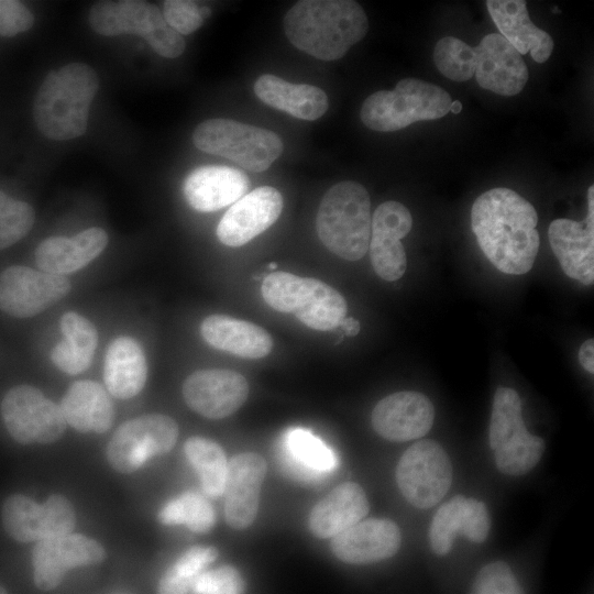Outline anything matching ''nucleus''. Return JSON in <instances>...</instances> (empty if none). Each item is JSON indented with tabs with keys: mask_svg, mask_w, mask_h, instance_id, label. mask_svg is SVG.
<instances>
[{
	"mask_svg": "<svg viewBox=\"0 0 594 594\" xmlns=\"http://www.w3.org/2000/svg\"><path fill=\"white\" fill-rule=\"evenodd\" d=\"M538 215L515 190L493 188L479 196L471 226L488 261L501 272L522 275L534 266L539 250Z\"/></svg>",
	"mask_w": 594,
	"mask_h": 594,
	"instance_id": "nucleus-1",
	"label": "nucleus"
},
{
	"mask_svg": "<svg viewBox=\"0 0 594 594\" xmlns=\"http://www.w3.org/2000/svg\"><path fill=\"white\" fill-rule=\"evenodd\" d=\"M486 7L499 34L520 55L530 53L532 59L540 64L549 59L554 46L553 40L548 32L532 23L526 1L488 0Z\"/></svg>",
	"mask_w": 594,
	"mask_h": 594,
	"instance_id": "nucleus-25",
	"label": "nucleus"
},
{
	"mask_svg": "<svg viewBox=\"0 0 594 594\" xmlns=\"http://www.w3.org/2000/svg\"><path fill=\"white\" fill-rule=\"evenodd\" d=\"M267 267L271 268V270H275V268H277V264L274 263V262H272V263H270V264L267 265Z\"/></svg>",
	"mask_w": 594,
	"mask_h": 594,
	"instance_id": "nucleus-49",
	"label": "nucleus"
},
{
	"mask_svg": "<svg viewBox=\"0 0 594 594\" xmlns=\"http://www.w3.org/2000/svg\"><path fill=\"white\" fill-rule=\"evenodd\" d=\"M471 594H525L510 568L504 561L484 565L475 576Z\"/></svg>",
	"mask_w": 594,
	"mask_h": 594,
	"instance_id": "nucleus-41",
	"label": "nucleus"
},
{
	"mask_svg": "<svg viewBox=\"0 0 594 594\" xmlns=\"http://www.w3.org/2000/svg\"><path fill=\"white\" fill-rule=\"evenodd\" d=\"M196 594H244V581L232 565L204 571L191 586Z\"/></svg>",
	"mask_w": 594,
	"mask_h": 594,
	"instance_id": "nucleus-42",
	"label": "nucleus"
},
{
	"mask_svg": "<svg viewBox=\"0 0 594 594\" xmlns=\"http://www.w3.org/2000/svg\"><path fill=\"white\" fill-rule=\"evenodd\" d=\"M88 21L100 35L132 34L146 42L167 24L157 6L140 0L98 1L91 7Z\"/></svg>",
	"mask_w": 594,
	"mask_h": 594,
	"instance_id": "nucleus-22",
	"label": "nucleus"
},
{
	"mask_svg": "<svg viewBox=\"0 0 594 594\" xmlns=\"http://www.w3.org/2000/svg\"><path fill=\"white\" fill-rule=\"evenodd\" d=\"M277 455L285 472L302 482L322 481L338 465L333 450L311 431L299 427L285 432Z\"/></svg>",
	"mask_w": 594,
	"mask_h": 594,
	"instance_id": "nucleus-24",
	"label": "nucleus"
},
{
	"mask_svg": "<svg viewBox=\"0 0 594 594\" xmlns=\"http://www.w3.org/2000/svg\"><path fill=\"white\" fill-rule=\"evenodd\" d=\"M107 244V232L97 227L81 231L73 238L51 237L37 245L35 262L41 271L64 276L85 267Z\"/></svg>",
	"mask_w": 594,
	"mask_h": 594,
	"instance_id": "nucleus-26",
	"label": "nucleus"
},
{
	"mask_svg": "<svg viewBox=\"0 0 594 594\" xmlns=\"http://www.w3.org/2000/svg\"><path fill=\"white\" fill-rule=\"evenodd\" d=\"M367 30L364 9L352 0H301L284 18L288 41L299 51L322 61L343 57Z\"/></svg>",
	"mask_w": 594,
	"mask_h": 594,
	"instance_id": "nucleus-2",
	"label": "nucleus"
},
{
	"mask_svg": "<svg viewBox=\"0 0 594 594\" xmlns=\"http://www.w3.org/2000/svg\"><path fill=\"white\" fill-rule=\"evenodd\" d=\"M451 96L441 87L417 78H405L394 90L370 95L360 111L371 130L392 132L417 121L437 120L450 111Z\"/></svg>",
	"mask_w": 594,
	"mask_h": 594,
	"instance_id": "nucleus-5",
	"label": "nucleus"
},
{
	"mask_svg": "<svg viewBox=\"0 0 594 594\" xmlns=\"http://www.w3.org/2000/svg\"><path fill=\"white\" fill-rule=\"evenodd\" d=\"M193 142L202 152L226 157L255 173L266 170L284 148L273 131L223 118L198 124Z\"/></svg>",
	"mask_w": 594,
	"mask_h": 594,
	"instance_id": "nucleus-6",
	"label": "nucleus"
},
{
	"mask_svg": "<svg viewBox=\"0 0 594 594\" xmlns=\"http://www.w3.org/2000/svg\"><path fill=\"white\" fill-rule=\"evenodd\" d=\"M70 288L65 276L10 266L0 274V309L16 318L33 317L67 296Z\"/></svg>",
	"mask_w": 594,
	"mask_h": 594,
	"instance_id": "nucleus-11",
	"label": "nucleus"
},
{
	"mask_svg": "<svg viewBox=\"0 0 594 594\" xmlns=\"http://www.w3.org/2000/svg\"><path fill=\"white\" fill-rule=\"evenodd\" d=\"M248 395L246 378L230 370H199L183 384V396L188 407L210 419L232 415L245 403Z\"/></svg>",
	"mask_w": 594,
	"mask_h": 594,
	"instance_id": "nucleus-14",
	"label": "nucleus"
},
{
	"mask_svg": "<svg viewBox=\"0 0 594 594\" xmlns=\"http://www.w3.org/2000/svg\"><path fill=\"white\" fill-rule=\"evenodd\" d=\"M490 528V515L482 502L455 495L442 504L432 518L429 528L431 549L437 556H446L458 534L481 543L486 540Z\"/></svg>",
	"mask_w": 594,
	"mask_h": 594,
	"instance_id": "nucleus-21",
	"label": "nucleus"
},
{
	"mask_svg": "<svg viewBox=\"0 0 594 594\" xmlns=\"http://www.w3.org/2000/svg\"><path fill=\"white\" fill-rule=\"evenodd\" d=\"M544 447L543 439L529 433L524 425L494 450L496 466L507 475H524L537 465Z\"/></svg>",
	"mask_w": 594,
	"mask_h": 594,
	"instance_id": "nucleus-36",
	"label": "nucleus"
},
{
	"mask_svg": "<svg viewBox=\"0 0 594 594\" xmlns=\"http://www.w3.org/2000/svg\"><path fill=\"white\" fill-rule=\"evenodd\" d=\"M413 217L403 204L388 200L372 216L370 257L375 273L387 282L399 279L406 272L407 258L400 240L411 230Z\"/></svg>",
	"mask_w": 594,
	"mask_h": 594,
	"instance_id": "nucleus-12",
	"label": "nucleus"
},
{
	"mask_svg": "<svg viewBox=\"0 0 594 594\" xmlns=\"http://www.w3.org/2000/svg\"><path fill=\"white\" fill-rule=\"evenodd\" d=\"M34 16L20 1L0 0V35L14 36L32 28Z\"/></svg>",
	"mask_w": 594,
	"mask_h": 594,
	"instance_id": "nucleus-44",
	"label": "nucleus"
},
{
	"mask_svg": "<svg viewBox=\"0 0 594 594\" xmlns=\"http://www.w3.org/2000/svg\"><path fill=\"white\" fill-rule=\"evenodd\" d=\"M98 88L97 73L87 64L72 63L50 72L34 99L37 129L56 141L82 135Z\"/></svg>",
	"mask_w": 594,
	"mask_h": 594,
	"instance_id": "nucleus-3",
	"label": "nucleus"
},
{
	"mask_svg": "<svg viewBox=\"0 0 594 594\" xmlns=\"http://www.w3.org/2000/svg\"><path fill=\"white\" fill-rule=\"evenodd\" d=\"M253 89L265 105L300 120H317L329 107L328 97L319 87L292 84L271 74L261 75Z\"/></svg>",
	"mask_w": 594,
	"mask_h": 594,
	"instance_id": "nucleus-29",
	"label": "nucleus"
},
{
	"mask_svg": "<svg viewBox=\"0 0 594 594\" xmlns=\"http://www.w3.org/2000/svg\"><path fill=\"white\" fill-rule=\"evenodd\" d=\"M340 327L348 337H354L360 331V322L353 317H344Z\"/></svg>",
	"mask_w": 594,
	"mask_h": 594,
	"instance_id": "nucleus-46",
	"label": "nucleus"
},
{
	"mask_svg": "<svg viewBox=\"0 0 594 594\" xmlns=\"http://www.w3.org/2000/svg\"><path fill=\"white\" fill-rule=\"evenodd\" d=\"M200 333L213 348L246 359L264 358L273 348L272 337L265 329L223 315L205 318Z\"/></svg>",
	"mask_w": 594,
	"mask_h": 594,
	"instance_id": "nucleus-28",
	"label": "nucleus"
},
{
	"mask_svg": "<svg viewBox=\"0 0 594 594\" xmlns=\"http://www.w3.org/2000/svg\"><path fill=\"white\" fill-rule=\"evenodd\" d=\"M66 424L80 432H106L113 422V404L106 389L94 381L70 385L59 405Z\"/></svg>",
	"mask_w": 594,
	"mask_h": 594,
	"instance_id": "nucleus-30",
	"label": "nucleus"
},
{
	"mask_svg": "<svg viewBox=\"0 0 594 594\" xmlns=\"http://www.w3.org/2000/svg\"><path fill=\"white\" fill-rule=\"evenodd\" d=\"M370 504L364 490L354 482L334 487L310 512L308 526L318 538H333L361 521Z\"/></svg>",
	"mask_w": 594,
	"mask_h": 594,
	"instance_id": "nucleus-27",
	"label": "nucleus"
},
{
	"mask_svg": "<svg viewBox=\"0 0 594 594\" xmlns=\"http://www.w3.org/2000/svg\"><path fill=\"white\" fill-rule=\"evenodd\" d=\"M400 542V530L394 521L371 518L333 537L331 549L345 563L369 564L393 557Z\"/></svg>",
	"mask_w": 594,
	"mask_h": 594,
	"instance_id": "nucleus-20",
	"label": "nucleus"
},
{
	"mask_svg": "<svg viewBox=\"0 0 594 594\" xmlns=\"http://www.w3.org/2000/svg\"><path fill=\"white\" fill-rule=\"evenodd\" d=\"M34 219V210L28 202L12 199L0 189V250L24 238Z\"/></svg>",
	"mask_w": 594,
	"mask_h": 594,
	"instance_id": "nucleus-40",
	"label": "nucleus"
},
{
	"mask_svg": "<svg viewBox=\"0 0 594 594\" xmlns=\"http://www.w3.org/2000/svg\"><path fill=\"white\" fill-rule=\"evenodd\" d=\"M396 482L411 505L430 508L449 491L452 482L450 459L438 442L420 440L409 447L399 459Z\"/></svg>",
	"mask_w": 594,
	"mask_h": 594,
	"instance_id": "nucleus-8",
	"label": "nucleus"
},
{
	"mask_svg": "<svg viewBox=\"0 0 594 594\" xmlns=\"http://www.w3.org/2000/svg\"><path fill=\"white\" fill-rule=\"evenodd\" d=\"M283 209L282 194L262 186L237 200L217 226V237L228 246H241L268 229Z\"/></svg>",
	"mask_w": 594,
	"mask_h": 594,
	"instance_id": "nucleus-15",
	"label": "nucleus"
},
{
	"mask_svg": "<svg viewBox=\"0 0 594 594\" xmlns=\"http://www.w3.org/2000/svg\"><path fill=\"white\" fill-rule=\"evenodd\" d=\"M433 62L438 70L453 81H466L475 73V50L460 38L446 36L433 50Z\"/></svg>",
	"mask_w": 594,
	"mask_h": 594,
	"instance_id": "nucleus-38",
	"label": "nucleus"
},
{
	"mask_svg": "<svg viewBox=\"0 0 594 594\" xmlns=\"http://www.w3.org/2000/svg\"><path fill=\"white\" fill-rule=\"evenodd\" d=\"M475 50V78L486 90L501 96L519 94L528 81L527 65L499 33L484 36Z\"/></svg>",
	"mask_w": 594,
	"mask_h": 594,
	"instance_id": "nucleus-18",
	"label": "nucleus"
},
{
	"mask_svg": "<svg viewBox=\"0 0 594 594\" xmlns=\"http://www.w3.org/2000/svg\"><path fill=\"white\" fill-rule=\"evenodd\" d=\"M550 246L563 272L580 280L594 274V187L587 190V215L582 221L553 220L548 230Z\"/></svg>",
	"mask_w": 594,
	"mask_h": 594,
	"instance_id": "nucleus-19",
	"label": "nucleus"
},
{
	"mask_svg": "<svg viewBox=\"0 0 594 594\" xmlns=\"http://www.w3.org/2000/svg\"><path fill=\"white\" fill-rule=\"evenodd\" d=\"M2 521L14 540L31 542L70 534L76 515L63 495L53 494L40 505L25 495L14 494L3 504Z\"/></svg>",
	"mask_w": 594,
	"mask_h": 594,
	"instance_id": "nucleus-10",
	"label": "nucleus"
},
{
	"mask_svg": "<svg viewBox=\"0 0 594 594\" xmlns=\"http://www.w3.org/2000/svg\"><path fill=\"white\" fill-rule=\"evenodd\" d=\"M0 594H8L7 591L2 586H0Z\"/></svg>",
	"mask_w": 594,
	"mask_h": 594,
	"instance_id": "nucleus-50",
	"label": "nucleus"
},
{
	"mask_svg": "<svg viewBox=\"0 0 594 594\" xmlns=\"http://www.w3.org/2000/svg\"><path fill=\"white\" fill-rule=\"evenodd\" d=\"M61 330L64 340L51 352L53 363L63 372L75 375L86 371L98 343L96 327L77 312L62 316Z\"/></svg>",
	"mask_w": 594,
	"mask_h": 594,
	"instance_id": "nucleus-33",
	"label": "nucleus"
},
{
	"mask_svg": "<svg viewBox=\"0 0 594 594\" xmlns=\"http://www.w3.org/2000/svg\"><path fill=\"white\" fill-rule=\"evenodd\" d=\"M1 414L10 436L22 444L52 443L62 437L66 427L59 406L30 385L9 389Z\"/></svg>",
	"mask_w": 594,
	"mask_h": 594,
	"instance_id": "nucleus-9",
	"label": "nucleus"
},
{
	"mask_svg": "<svg viewBox=\"0 0 594 594\" xmlns=\"http://www.w3.org/2000/svg\"><path fill=\"white\" fill-rule=\"evenodd\" d=\"M157 519L165 526L183 525L198 534L210 531L216 514L210 502L197 492H185L168 501L158 512Z\"/></svg>",
	"mask_w": 594,
	"mask_h": 594,
	"instance_id": "nucleus-35",
	"label": "nucleus"
},
{
	"mask_svg": "<svg viewBox=\"0 0 594 594\" xmlns=\"http://www.w3.org/2000/svg\"><path fill=\"white\" fill-rule=\"evenodd\" d=\"M266 471V462L257 453H240L228 462L223 495L226 520L230 527L241 530L254 521Z\"/></svg>",
	"mask_w": 594,
	"mask_h": 594,
	"instance_id": "nucleus-17",
	"label": "nucleus"
},
{
	"mask_svg": "<svg viewBox=\"0 0 594 594\" xmlns=\"http://www.w3.org/2000/svg\"><path fill=\"white\" fill-rule=\"evenodd\" d=\"M524 425L518 393L513 388L498 387L494 395L490 425L492 449L495 450L505 443Z\"/></svg>",
	"mask_w": 594,
	"mask_h": 594,
	"instance_id": "nucleus-39",
	"label": "nucleus"
},
{
	"mask_svg": "<svg viewBox=\"0 0 594 594\" xmlns=\"http://www.w3.org/2000/svg\"><path fill=\"white\" fill-rule=\"evenodd\" d=\"M106 550L96 540L67 534L37 541L32 552L33 579L43 591L55 588L73 568L100 563Z\"/></svg>",
	"mask_w": 594,
	"mask_h": 594,
	"instance_id": "nucleus-13",
	"label": "nucleus"
},
{
	"mask_svg": "<svg viewBox=\"0 0 594 594\" xmlns=\"http://www.w3.org/2000/svg\"><path fill=\"white\" fill-rule=\"evenodd\" d=\"M200 12L204 20L208 19L211 15V9L207 6H200Z\"/></svg>",
	"mask_w": 594,
	"mask_h": 594,
	"instance_id": "nucleus-48",
	"label": "nucleus"
},
{
	"mask_svg": "<svg viewBox=\"0 0 594 594\" xmlns=\"http://www.w3.org/2000/svg\"><path fill=\"white\" fill-rule=\"evenodd\" d=\"M147 364L141 345L130 337L114 339L106 353L103 378L107 389L117 398L128 399L144 387Z\"/></svg>",
	"mask_w": 594,
	"mask_h": 594,
	"instance_id": "nucleus-32",
	"label": "nucleus"
},
{
	"mask_svg": "<svg viewBox=\"0 0 594 594\" xmlns=\"http://www.w3.org/2000/svg\"><path fill=\"white\" fill-rule=\"evenodd\" d=\"M371 200L364 186L344 180L322 197L316 230L320 241L333 254L348 261L362 258L371 238Z\"/></svg>",
	"mask_w": 594,
	"mask_h": 594,
	"instance_id": "nucleus-4",
	"label": "nucleus"
},
{
	"mask_svg": "<svg viewBox=\"0 0 594 594\" xmlns=\"http://www.w3.org/2000/svg\"><path fill=\"white\" fill-rule=\"evenodd\" d=\"M346 309V301L338 290L319 279L300 277L289 314L307 327L324 331L339 327Z\"/></svg>",
	"mask_w": 594,
	"mask_h": 594,
	"instance_id": "nucleus-31",
	"label": "nucleus"
},
{
	"mask_svg": "<svg viewBox=\"0 0 594 594\" xmlns=\"http://www.w3.org/2000/svg\"><path fill=\"white\" fill-rule=\"evenodd\" d=\"M163 15L167 24L180 35L194 33L204 24L200 6L190 0H166Z\"/></svg>",
	"mask_w": 594,
	"mask_h": 594,
	"instance_id": "nucleus-43",
	"label": "nucleus"
},
{
	"mask_svg": "<svg viewBox=\"0 0 594 594\" xmlns=\"http://www.w3.org/2000/svg\"><path fill=\"white\" fill-rule=\"evenodd\" d=\"M579 361L588 373H594V340L588 339L583 342L579 350Z\"/></svg>",
	"mask_w": 594,
	"mask_h": 594,
	"instance_id": "nucleus-45",
	"label": "nucleus"
},
{
	"mask_svg": "<svg viewBox=\"0 0 594 594\" xmlns=\"http://www.w3.org/2000/svg\"><path fill=\"white\" fill-rule=\"evenodd\" d=\"M249 187L250 179L241 169L206 165L188 174L183 193L191 208L211 212L234 204L245 195Z\"/></svg>",
	"mask_w": 594,
	"mask_h": 594,
	"instance_id": "nucleus-23",
	"label": "nucleus"
},
{
	"mask_svg": "<svg viewBox=\"0 0 594 594\" xmlns=\"http://www.w3.org/2000/svg\"><path fill=\"white\" fill-rule=\"evenodd\" d=\"M178 437L176 421L162 414H147L122 424L107 447L110 465L120 473L138 471L152 458L167 453Z\"/></svg>",
	"mask_w": 594,
	"mask_h": 594,
	"instance_id": "nucleus-7",
	"label": "nucleus"
},
{
	"mask_svg": "<svg viewBox=\"0 0 594 594\" xmlns=\"http://www.w3.org/2000/svg\"><path fill=\"white\" fill-rule=\"evenodd\" d=\"M462 110V103L459 100L452 101L450 106V111L454 114L460 113Z\"/></svg>",
	"mask_w": 594,
	"mask_h": 594,
	"instance_id": "nucleus-47",
	"label": "nucleus"
},
{
	"mask_svg": "<svg viewBox=\"0 0 594 594\" xmlns=\"http://www.w3.org/2000/svg\"><path fill=\"white\" fill-rule=\"evenodd\" d=\"M433 418L432 403L417 392H398L384 397L371 416L374 430L393 442L424 437L432 427Z\"/></svg>",
	"mask_w": 594,
	"mask_h": 594,
	"instance_id": "nucleus-16",
	"label": "nucleus"
},
{
	"mask_svg": "<svg viewBox=\"0 0 594 594\" xmlns=\"http://www.w3.org/2000/svg\"><path fill=\"white\" fill-rule=\"evenodd\" d=\"M218 554L215 547L189 548L163 574L157 586L158 594H187L195 580Z\"/></svg>",
	"mask_w": 594,
	"mask_h": 594,
	"instance_id": "nucleus-37",
	"label": "nucleus"
},
{
	"mask_svg": "<svg viewBox=\"0 0 594 594\" xmlns=\"http://www.w3.org/2000/svg\"><path fill=\"white\" fill-rule=\"evenodd\" d=\"M184 452L205 494L213 498L223 495L229 462L223 449L210 439L191 437L185 442Z\"/></svg>",
	"mask_w": 594,
	"mask_h": 594,
	"instance_id": "nucleus-34",
	"label": "nucleus"
}]
</instances>
